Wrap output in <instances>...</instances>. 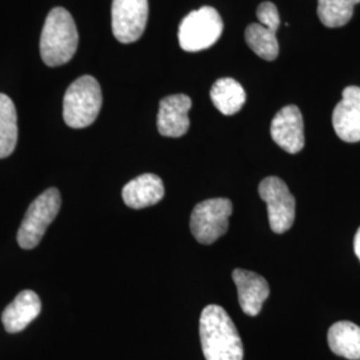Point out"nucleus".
Masks as SVG:
<instances>
[{"instance_id": "f257e3e1", "label": "nucleus", "mask_w": 360, "mask_h": 360, "mask_svg": "<svg viewBox=\"0 0 360 360\" xmlns=\"http://www.w3.org/2000/svg\"><path fill=\"white\" fill-rule=\"evenodd\" d=\"M199 334L206 360H243L240 335L230 315L220 306L210 304L202 311Z\"/></svg>"}, {"instance_id": "f03ea898", "label": "nucleus", "mask_w": 360, "mask_h": 360, "mask_svg": "<svg viewBox=\"0 0 360 360\" xmlns=\"http://www.w3.org/2000/svg\"><path fill=\"white\" fill-rule=\"evenodd\" d=\"M77 25L63 7H55L46 18L40 37V56L49 67L68 63L77 49Z\"/></svg>"}, {"instance_id": "7ed1b4c3", "label": "nucleus", "mask_w": 360, "mask_h": 360, "mask_svg": "<svg viewBox=\"0 0 360 360\" xmlns=\"http://www.w3.org/2000/svg\"><path fill=\"white\" fill-rule=\"evenodd\" d=\"M102 90L98 80L90 75L77 79L65 91L63 117L71 129H86L91 126L102 108Z\"/></svg>"}, {"instance_id": "20e7f679", "label": "nucleus", "mask_w": 360, "mask_h": 360, "mask_svg": "<svg viewBox=\"0 0 360 360\" xmlns=\"http://www.w3.org/2000/svg\"><path fill=\"white\" fill-rule=\"evenodd\" d=\"M60 206L62 198L56 188L46 190L30 205L18 231V243L22 248L32 250L40 243Z\"/></svg>"}, {"instance_id": "39448f33", "label": "nucleus", "mask_w": 360, "mask_h": 360, "mask_svg": "<svg viewBox=\"0 0 360 360\" xmlns=\"http://www.w3.org/2000/svg\"><path fill=\"white\" fill-rule=\"evenodd\" d=\"M223 27V20L215 8L206 6L193 11L180 23V47L187 52L207 50L218 41Z\"/></svg>"}, {"instance_id": "423d86ee", "label": "nucleus", "mask_w": 360, "mask_h": 360, "mask_svg": "<svg viewBox=\"0 0 360 360\" xmlns=\"http://www.w3.org/2000/svg\"><path fill=\"white\" fill-rule=\"evenodd\" d=\"M231 214L230 199L217 198L200 202L193 208L190 220L193 238L202 245H212L229 230Z\"/></svg>"}, {"instance_id": "0eeeda50", "label": "nucleus", "mask_w": 360, "mask_h": 360, "mask_svg": "<svg viewBox=\"0 0 360 360\" xmlns=\"http://www.w3.org/2000/svg\"><path fill=\"white\" fill-rule=\"evenodd\" d=\"M259 195L266 202L271 230L276 233L288 231L295 220V198L287 184L276 176H269L259 184Z\"/></svg>"}, {"instance_id": "6e6552de", "label": "nucleus", "mask_w": 360, "mask_h": 360, "mask_svg": "<svg viewBox=\"0 0 360 360\" xmlns=\"http://www.w3.org/2000/svg\"><path fill=\"white\" fill-rule=\"evenodd\" d=\"M112 34L117 41L129 44L136 41L148 20V0H112Z\"/></svg>"}, {"instance_id": "1a4fd4ad", "label": "nucleus", "mask_w": 360, "mask_h": 360, "mask_svg": "<svg viewBox=\"0 0 360 360\" xmlns=\"http://www.w3.org/2000/svg\"><path fill=\"white\" fill-rule=\"evenodd\" d=\"M271 138L288 154H297L304 147V126L300 110L285 105L271 122Z\"/></svg>"}, {"instance_id": "9d476101", "label": "nucleus", "mask_w": 360, "mask_h": 360, "mask_svg": "<svg viewBox=\"0 0 360 360\" xmlns=\"http://www.w3.org/2000/svg\"><path fill=\"white\" fill-rule=\"evenodd\" d=\"M193 107L190 96L184 94L169 95L160 101L158 131L167 138H180L190 129L188 111Z\"/></svg>"}, {"instance_id": "9b49d317", "label": "nucleus", "mask_w": 360, "mask_h": 360, "mask_svg": "<svg viewBox=\"0 0 360 360\" xmlns=\"http://www.w3.org/2000/svg\"><path fill=\"white\" fill-rule=\"evenodd\" d=\"M342 95L333 112L335 132L343 142H360V87H346Z\"/></svg>"}, {"instance_id": "f8f14e48", "label": "nucleus", "mask_w": 360, "mask_h": 360, "mask_svg": "<svg viewBox=\"0 0 360 360\" xmlns=\"http://www.w3.org/2000/svg\"><path fill=\"white\" fill-rule=\"evenodd\" d=\"M232 279L236 284L238 299L243 312L248 316H257L270 296L267 281L257 272L242 269L233 270Z\"/></svg>"}, {"instance_id": "ddd939ff", "label": "nucleus", "mask_w": 360, "mask_h": 360, "mask_svg": "<svg viewBox=\"0 0 360 360\" xmlns=\"http://www.w3.org/2000/svg\"><path fill=\"white\" fill-rule=\"evenodd\" d=\"M41 311V302L37 292L31 290H25L15 297L13 303L7 306L1 322L7 333L16 334L26 328L31 322H34Z\"/></svg>"}, {"instance_id": "4468645a", "label": "nucleus", "mask_w": 360, "mask_h": 360, "mask_svg": "<svg viewBox=\"0 0 360 360\" xmlns=\"http://www.w3.org/2000/svg\"><path fill=\"white\" fill-rule=\"evenodd\" d=\"M122 196L129 208L141 210L159 203L165 196V186L158 175L143 174L129 180L123 187Z\"/></svg>"}, {"instance_id": "2eb2a0df", "label": "nucleus", "mask_w": 360, "mask_h": 360, "mask_svg": "<svg viewBox=\"0 0 360 360\" xmlns=\"http://www.w3.org/2000/svg\"><path fill=\"white\" fill-rule=\"evenodd\" d=\"M328 346L338 356L360 360V327L355 323L338 322L328 330Z\"/></svg>"}, {"instance_id": "dca6fc26", "label": "nucleus", "mask_w": 360, "mask_h": 360, "mask_svg": "<svg viewBox=\"0 0 360 360\" xmlns=\"http://www.w3.org/2000/svg\"><path fill=\"white\" fill-rule=\"evenodd\" d=\"M211 101L223 115H233L242 110L247 101V94L239 82L232 77L217 80L210 92Z\"/></svg>"}, {"instance_id": "f3484780", "label": "nucleus", "mask_w": 360, "mask_h": 360, "mask_svg": "<svg viewBox=\"0 0 360 360\" xmlns=\"http://www.w3.org/2000/svg\"><path fill=\"white\" fill-rule=\"evenodd\" d=\"M18 143V115L13 101L0 94V159L13 154Z\"/></svg>"}, {"instance_id": "a211bd4d", "label": "nucleus", "mask_w": 360, "mask_h": 360, "mask_svg": "<svg viewBox=\"0 0 360 360\" xmlns=\"http://www.w3.org/2000/svg\"><path fill=\"white\" fill-rule=\"evenodd\" d=\"M247 46L264 60H275L279 55V41L276 32L271 31L259 23H254L245 28Z\"/></svg>"}, {"instance_id": "6ab92c4d", "label": "nucleus", "mask_w": 360, "mask_h": 360, "mask_svg": "<svg viewBox=\"0 0 360 360\" xmlns=\"http://www.w3.org/2000/svg\"><path fill=\"white\" fill-rule=\"evenodd\" d=\"M360 0H318V16L323 25L338 28L347 25L354 15V7Z\"/></svg>"}, {"instance_id": "aec40b11", "label": "nucleus", "mask_w": 360, "mask_h": 360, "mask_svg": "<svg viewBox=\"0 0 360 360\" xmlns=\"http://www.w3.org/2000/svg\"><path fill=\"white\" fill-rule=\"evenodd\" d=\"M257 18L259 25L269 28L271 31L276 32L281 26V16L278 8L271 1H263L257 10Z\"/></svg>"}, {"instance_id": "412c9836", "label": "nucleus", "mask_w": 360, "mask_h": 360, "mask_svg": "<svg viewBox=\"0 0 360 360\" xmlns=\"http://www.w3.org/2000/svg\"><path fill=\"white\" fill-rule=\"evenodd\" d=\"M354 250H355V254H356V257L360 260V227L359 230L356 231L355 239H354Z\"/></svg>"}]
</instances>
